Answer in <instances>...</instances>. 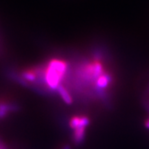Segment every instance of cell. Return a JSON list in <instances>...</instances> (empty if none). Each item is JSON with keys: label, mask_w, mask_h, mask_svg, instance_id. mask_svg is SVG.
Wrapping results in <instances>:
<instances>
[{"label": "cell", "mask_w": 149, "mask_h": 149, "mask_svg": "<svg viewBox=\"0 0 149 149\" xmlns=\"http://www.w3.org/2000/svg\"><path fill=\"white\" fill-rule=\"evenodd\" d=\"M67 65L64 61L53 59L49 62L46 72V80L51 89H57L66 72Z\"/></svg>", "instance_id": "6da1fadb"}, {"label": "cell", "mask_w": 149, "mask_h": 149, "mask_svg": "<svg viewBox=\"0 0 149 149\" xmlns=\"http://www.w3.org/2000/svg\"><path fill=\"white\" fill-rule=\"evenodd\" d=\"M85 127L79 126L78 127L74 129V141L76 144H81L85 136Z\"/></svg>", "instance_id": "7a4b0ae2"}, {"label": "cell", "mask_w": 149, "mask_h": 149, "mask_svg": "<svg viewBox=\"0 0 149 149\" xmlns=\"http://www.w3.org/2000/svg\"><path fill=\"white\" fill-rule=\"evenodd\" d=\"M57 91L60 95V96L62 98V100H64V102L67 104H71L72 102V99L71 96L70 95L69 93L66 91V89L64 88L63 86L59 85V87L57 88Z\"/></svg>", "instance_id": "3957f363"}, {"label": "cell", "mask_w": 149, "mask_h": 149, "mask_svg": "<svg viewBox=\"0 0 149 149\" xmlns=\"http://www.w3.org/2000/svg\"><path fill=\"white\" fill-rule=\"evenodd\" d=\"M111 77L109 74L101 75L98 77L97 84L100 88H104L107 86L108 84L111 81Z\"/></svg>", "instance_id": "277c9868"}, {"label": "cell", "mask_w": 149, "mask_h": 149, "mask_svg": "<svg viewBox=\"0 0 149 149\" xmlns=\"http://www.w3.org/2000/svg\"><path fill=\"white\" fill-rule=\"evenodd\" d=\"M22 76L23 79L29 81H33L36 79V74L34 72L31 71V70H26V71L23 72Z\"/></svg>", "instance_id": "5b68a950"}, {"label": "cell", "mask_w": 149, "mask_h": 149, "mask_svg": "<svg viewBox=\"0 0 149 149\" xmlns=\"http://www.w3.org/2000/svg\"><path fill=\"white\" fill-rule=\"evenodd\" d=\"M79 122H80V117H73L70 121V126L73 129H76L78 126H79Z\"/></svg>", "instance_id": "8992f818"}, {"label": "cell", "mask_w": 149, "mask_h": 149, "mask_svg": "<svg viewBox=\"0 0 149 149\" xmlns=\"http://www.w3.org/2000/svg\"><path fill=\"white\" fill-rule=\"evenodd\" d=\"M7 114H8V113H7V112H6L4 111H3V110L0 109V119L4 118V117L7 115Z\"/></svg>", "instance_id": "52a82bcc"}, {"label": "cell", "mask_w": 149, "mask_h": 149, "mask_svg": "<svg viewBox=\"0 0 149 149\" xmlns=\"http://www.w3.org/2000/svg\"><path fill=\"white\" fill-rule=\"evenodd\" d=\"M63 149H70V146H68V145H66V146H65Z\"/></svg>", "instance_id": "ba28073f"}, {"label": "cell", "mask_w": 149, "mask_h": 149, "mask_svg": "<svg viewBox=\"0 0 149 149\" xmlns=\"http://www.w3.org/2000/svg\"><path fill=\"white\" fill-rule=\"evenodd\" d=\"M146 126L147 128H149V120L146 122Z\"/></svg>", "instance_id": "9c48e42d"}]
</instances>
